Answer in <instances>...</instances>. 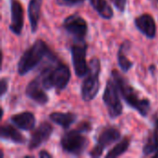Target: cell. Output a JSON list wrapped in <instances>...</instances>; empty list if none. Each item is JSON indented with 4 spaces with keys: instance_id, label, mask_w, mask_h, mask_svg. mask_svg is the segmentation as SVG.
Returning a JSON list of instances; mask_svg holds the SVG:
<instances>
[{
    "instance_id": "6da1fadb",
    "label": "cell",
    "mask_w": 158,
    "mask_h": 158,
    "mask_svg": "<svg viewBox=\"0 0 158 158\" xmlns=\"http://www.w3.org/2000/svg\"><path fill=\"white\" fill-rule=\"evenodd\" d=\"M70 78L71 72L69 66L59 61L57 56L50 58L49 64L41 69L38 76L45 90L54 88L57 93L67 88Z\"/></svg>"
},
{
    "instance_id": "7a4b0ae2",
    "label": "cell",
    "mask_w": 158,
    "mask_h": 158,
    "mask_svg": "<svg viewBox=\"0 0 158 158\" xmlns=\"http://www.w3.org/2000/svg\"><path fill=\"white\" fill-rule=\"evenodd\" d=\"M111 77L115 81L118 91L124 101L131 108L135 109L142 117H147L151 109V102L148 98L143 97L140 93L131 85L129 81L117 69L111 71Z\"/></svg>"
},
{
    "instance_id": "3957f363",
    "label": "cell",
    "mask_w": 158,
    "mask_h": 158,
    "mask_svg": "<svg viewBox=\"0 0 158 158\" xmlns=\"http://www.w3.org/2000/svg\"><path fill=\"white\" fill-rule=\"evenodd\" d=\"M56 55L52 52L47 44L38 39L27 50L23 52L18 62V73L19 76H25L33 70L44 58H50Z\"/></svg>"
},
{
    "instance_id": "277c9868",
    "label": "cell",
    "mask_w": 158,
    "mask_h": 158,
    "mask_svg": "<svg viewBox=\"0 0 158 158\" xmlns=\"http://www.w3.org/2000/svg\"><path fill=\"white\" fill-rule=\"evenodd\" d=\"M92 131V125L88 121H83L76 129L68 131L60 139L62 150L71 156H81L89 146L90 141L85 133Z\"/></svg>"
},
{
    "instance_id": "5b68a950",
    "label": "cell",
    "mask_w": 158,
    "mask_h": 158,
    "mask_svg": "<svg viewBox=\"0 0 158 158\" xmlns=\"http://www.w3.org/2000/svg\"><path fill=\"white\" fill-rule=\"evenodd\" d=\"M100 72L101 62L98 57H93L89 63V71L84 77L81 84V94L85 102L93 101L100 90Z\"/></svg>"
},
{
    "instance_id": "8992f818",
    "label": "cell",
    "mask_w": 158,
    "mask_h": 158,
    "mask_svg": "<svg viewBox=\"0 0 158 158\" xmlns=\"http://www.w3.org/2000/svg\"><path fill=\"white\" fill-rule=\"evenodd\" d=\"M119 94L120 93L115 81L113 79L107 80L103 94V102L106 106L109 118L112 119L120 117L123 113V105L121 103Z\"/></svg>"
},
{
    "instance_id": "52a82bcc",
    "label": "cell",
    "mask_w": 158,
    "mask_h": 158,
    "mask_svg": "<svg viewBox=\"0 0 158 158\" xmlns=\"http://www.w3.org/2000/svg\"><path fill=\"white\" fill-rule=\"evenodd\" d=\"M87 50L88 44L85 41H76L70 47L72 65L75 74L79 78H84L89 71V66L86 61Z\"/></svg>"
},
{
    "instance_id": "ba28073f",
    "label": "cell",
    "mask_w": 158,
    "mask_h": 158,
    "mask_svg": "<svg viewBox=\"0 0 158 158\" xmlns=\"http://www.w3.org/2000/svg\"><path fill=\"white\" fill-rule=\"evenodd\" d=\"M120 137H121V133L118 128L114 126L105 127L98 134L96 145L92 149L89 156L95 158L102 156L104 150L107 148L109 145L119 141Z\"/></svg>"
},
{
    "instance_id": "9c48e42d",
    "label": "cell",
    "mask_w": 158,
    "mask_h": 158,
    "mask_svg": "<svg viewBox=\"0 0 158 158\" xmlns=\"http://www.w3.org/2000/svg\"><path fill=\"white\" fill-rule=\"evenodd\" d=\"M62 27L76 41H84L88 32L87 21L78 14H72L67 17L63 21Z\"/></svg>"
},
{
    "instance_id": "30bf717a",
    "label": "cell",
    "mask_w": 158,
    "mask_h": 158,
    "mask_svg": "<svg viewBox=\"0 0 158 158\" xmlns=\"http://www.w3.org/2000/svg\"><path fill=\"white\" fill-rule=\"evenodd\" d=\"M54 131V128L52 124L48 121H43L39 124V126L31 132L28 149L30 151H33L40 147L43 143H46L51 137Z\"/></svg>"
},
{
    "instance_id": "8fae6325",
    "label": "cell",
    "mask_w": 158,
    "mask_h": 158,
    "mask_svg": "<svg viewBox=\"0 0 158 158\" xmlns=\"http://www.w3.org/2000/svg\"><path fill=\"white\" fill-rule=\"evenodd\" d=\"M25 94L29 99L40 106H45L49 102V96L44 91V88L38 77L28 83L25 89Z\"/></svg>"
},
{
    "instance_id": "7c38bea8",
    "label": "cell",
    "mask_w": 158,
    "mask_h": 158,
    "mask_svg": "<svg viewBox=\"0 0 158 158\" xmlns=\"http://www.w3.org/2000/svg\"><path fill=\"white\" fill-rule=\"evenodd\" d=\"M10 13L11 22L9 24V30L15 35L19 36L24 24V9L19 0H10Z\"/></svg>"
},
{
    "instance_id": "4fadbf2b",
    "label": "cell",
    "mask_w": 158,
    "mask_h": 158,
    "mask_svg": "<svg viewBox=\"0 0 158 158\" xmlns=\"http://www.w3.org/2000/svg\"><path fill=\"white\" fill-rule=\"evenodd\" d=\"M134 25L137 30L148 39H154L156 36V24L151 14L144 13L134 19Z\"/></svg>"
},
{
    "instance_id": "5bb4252c",
    "label": "cell",
    "mask_w": 158,
    "mask_h": 158,
    "mask_svg": "<svg viewBox=\"0 0 158 158\" xmlns=\"http://www.w3.org/2000/svg\"><path fill=\"white\" fill-rule=\"evenodd\" d=\"M9 120L17 128L27 131H32L35 127V122H36L35 116L33 115V113L29 111H24L12 115Z\"/></svg>"
},
{
    "instance_id": "9a60e30c",
    "label": "cell",
    "mask_w": 158,
    "mask_h": 158,
    "mask_svg": "<svg viewBox=\"0 0 158 158\" xmlns=\"http://www.w3.org/2000/svg\"><path fill=\"white\" fill-rule=\"evenodd\" d=\"M0 138L1 140L9 141L17 144H24L26 143L25 137L16 129V126L14 127L8 123L2 124L0 128Z\"/></svg>"
},
{
    "instance_id": "2e32d148",
    "label": "cell",
    "mask_w": 158,
    "mask_h": 158,
    "mask_svg": "<svg viewBox=\"0 0 158 158\" xmlns=\"http://www.w3.org/2000/svg\"><path fill=\"white\" fill-rule=\"evenodd\" d=\"M43 0H30L28 5V16L31 26V31L34 33L38 29V24L41 17Z\"/></svg>"
},
{
    "instance_id": "e0dca14e",
    "label": "cell",
    "mask_w": 158,
    "mask_h": 158,
    "mask_svg": "<svg viewBox=\"0 0 158 158\" xmlns=\"http://www.w3.org/2000/svg\"><path fill=\"white\" fill-rule=\"evenodd\" d=\"M77 118V115L71 112H53L49 115V119L53 123L59 125L65 130L69 129V127L75 123Z\"/></svg>"
},
{
    "instance_id": "ac0fdd59",
    "label": "cell",
    "mask_w": 158,
    "mask_h": 158,
    "mask_svg": "<svg viewBox=\"0 0 158 158\" xmlns=\"http://www.w3.org/2000/svg\"><path fill=\"white\" fill-rule=\"evenodd\" d=\"M131 42L130 40H125L120 44L118 51V64L123 72H128L133 67V62L127 56V52L131 49Z\"/></svg>"
},
{
    "instance_id": "d6986e66",
    "label": "cell",
    "mask_w": 158,
    "mask_h": 158,
    "mask_svg": "<svg viewBox=\"0 0 158 158\" xmlns=\"http://www.w3.org/2000/svg\"><path fill=\"white\" fill-rule=\"evenodd\" d=\"M90 4L102 19H110L113 18L114 11L106 0H90Z\"/></svg>"
},
{
    "instance_id": "ffe728a7",
    "label": "cell",
    "mask_w": 158,
    "mask_h": 158,
    "mask_svg": "<svg viewBox=\"0 0 158 158\" xmlns=\"http://www.w3.org/2000/svg\"><path fill=\"white\" fill-rule=\"evenodd\" d=\"M131 138L129 136H125L122 140H120L118 142V143H117L106 155V158H115L118 156H120L122 155H124L130 148L131 146Z\"/></svg>"
},
{
    "instance_id": "44dd1931",
    "label": "cell",
    "mask_w": 158,
    "mask_h": 158,
    "mask_svg": "<svg viewBox=\"0 0 158 158\" xmlns=\"http://www.w3.org/2000/svg\"><path fill=\"white\" fill-rule=\"evenodd\" d=\"M158 151V130L156 129L149 134L147 140L143 147V156H149L156 154Z\"/></svg>"
},
{
    "instance_id": "7402d4cb",
    "label": "cell",
    "mask_w": 158,
    "mask_h": 158,
    "mask_svg": "<svg viewBox=\"0 0 158 158\" xmlns=\"http://www.w3.org/2000/svg\"><path fill=\"white\" fill-rule=\"evenodd\" d=\"M85 0H56V3L60 6H75L81 5Z\"/></svg>"
},
{
    "instance_id": "603a6c76",
    "label": "cell",
    "mask_w": 158,
    "mask_h": 158,
    "mask_svg": "<svg viewBox=\"0 0 158 158\" xmlns=\"http://www.w3.org/2000/svg\"><path fill=\"white\" fill-rule=\"evenodd\" d=\"M114 4L115 7L121 13L125 11L126 6H127V0H111Z\"/></svg>"
},
{
    "instance_id": "cb8c5ba5",
    "label": "cell",
    "mask_w": 158,
    "mask_h": 158,
    "mask_svg": "<svg viewBox=\"0 0 158 158\" xmlns=\"http://www.w3.org/2000/svg\"><path fill=\"white\" fill-rule=\"evenodd\" d=\"M8 89V80L6 78H2L0 81V92H1V98L5 96Z\"/></svg>"
},
{
    "instance_id": "d4e9b609",
    "label": "cell",
    "mask_w": 158,
    "mask_h": 158,
    "mask_svg": "<svg viewBox=\"0 0 158 158\" xmlns=\"http://www.w3.org/2000/svg\"><path fill=\"white\" fill-rule=\"evenodd\" d=\"M38 156L41 158H51L52 157V155L49 154V153H48L47 151H45V150H42V151L39 152Z\"/></svg>"
},
{
    "instance_id": "484cf974",
    "label": "cell",
    "mask_w": 158,
    "mask_h": 158,
    "mask_svg": "<svg viewBox=\"0 0 158 158\" xmlns=\"http://www.w3.org/2000/svg\"><path fill=\"white\" fill-rule=\"evenodd\" d=\"M155 124H156V130H158V118L156 119V122H155Z\"/></svg>"
},
{
    "instance_id": "4316f807",
    "label": "cell",
    "mask_w": 158,
    "mask_h": 158,
    "mask_svg": "<svg viewBox=\"0 0 158 158\" xmlns=\"http://www.w3.org/2000/svg\"><path fill=\"white\" fill-rule=\"evenodd\" d=\"M155 158H158V151L156 153V154H154V156H153Z\"/></svg>"
}]
</instances>
